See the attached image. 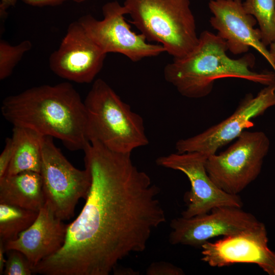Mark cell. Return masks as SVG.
I'll return each instance as SVG.
<instances>
[{"label": "cell", "mask_w": 275, "mask_h": 275, "mask_svg": "<svg viewBox=\"0 0 275 275\" xmlns=\"http://www.w3.org/2000/svg\"><path fill=\"white\" fill-rule=\"evenodd\" d=\"M268 242L265 225L260 222L214 242H206L201 247V260L214 267L255 264L268 275H275V252L269 248Z\"/></svg>", "instance_id": "8fae6325"}, {"label": "cell", "mask_w": 275, "mask_h": 275, "mask_svg": "<svg viewBox=\"0 0 275 275\" xmlns=\"http://www.w3.org/2000/svg\"><path fill=\"white\" fill-rule=\"evenodd\" d=\"M1 112L13 126L57 138L69 150H84L89 143L84 101L68 82L34 87L8 96Z\"/></svg>", "instance_id": "7a4b0ae2"}, {"label": "cell", "mask_w": 275, "mask_h": 275, "mask_svg": "<svg viewBox=\"0 0 275 275\" xmlns=\"http://www.w3.org/2000/svg\"><path fill=\"white\" fill-rule=\"evenodd\" d=\"M91 184L79 214L67 225L62 248L33 269L44 275H108L118 263L144 252L166 221L159 187L130 153L97 142L83 150Z\"/></svg>", "instance_id": "6da1fadb"}, {"label": "cell", "mask_w": 275, "mask_h": 275, "mask_svg": "<svg viewBox=\"0 0 275 275\" xmlns=\"http://www.w3.org/2000/svg\"><path fill=\"white\" fill-rule=\"evenodd\" d=\"M106 56L77 20L69 25L59 47L50 56L49 65L61 78L88 84L100 72Z\"/></svg>", "instance_id": "4fadbf2b"}, {"label": "cell", "mask_w": 275, "mask_h": 275, "mask_svg": "<svg viewBox=\"0 0 275 275\" xmlns=\"http://www.w3.org/2000/svg\"><path fill=\"white\" fill-rule=\"evenodd\" d=\"M67 227L45 202L34 222L16 239L5 243V247L6 251L16 250L21 252L34 267L62 248Z\"/></svg>", "instance_id": "9a60e30c"}, {"label": "cell", "mask_w": 275, "mask_h": 275, "mask_svg": "<svg viewBox=\"0 0 275 275\" xmlns=\"http://www.w3.org/2000/svg\"><path fill=\"white\" fill-rule=\"evenodd\" d=\"M43 137L30 128L13 126L12 138L14 153L5 175L24 171L40 173Z\"/></svg>", "instance_id": "e0dca14e"}, {"label": "cell", "mask_w": 275, "mask_h": 275, "mask_svg": "<svg viewBox=\"0 0 275 275\" xmlns=\"http://www.w3.org/2000/svg\"><path fill=\"white\" fill-rule=\"evenodd\" d=\"M190 0H124L131 23L149 42L161 45L173 58L197 45L199 36Z\"/></svg>", "instance_id": "5b68a950"}, {"label": "cell", "mask_w": 275, "mask_h": 275, "mask_svg": "<svg viewBox=\"0 0 275 275\" xmlns=\"http://www.w3.org/2000/svg\"><path fill=\"white\" fill-rule=\"evenodd\" d=\"M225 151L209 156L207 172L221 189L238 195L254 181L261 172L270 142L261 131L245 130Z\"/></svg>", "instance_id": "8992f818"}, {"label": "cell", "mask_w": 275, "mask_h": 275, "mask_svg": "<svg viewBox=\"0 0 275 275\" xmlns=\"http://www.w3.org/2000/svg\"><path fill=\"white\" fill-rule=\"evenodd\" d=\"M260 222L241 208L219 206L208 213L190 218L181 216L173 219L169 240L174 245L201 247L211 238L234 234Z\"/></svg>", "instance_id": "7c38bea8"}, {"label": "cell", "mask_w": 275, "mask_h": 275, "mask_svg": "<svg viewBox=\"0 0 275 275\" xmlns=\"http://www.w3.org/2000/svg\"><path fill=\"white\" fill-rule=\"evenodd\" d=\"M46 202L62 220L74 215L78 200L86 199L90 184L89 171L74 167L53 143L44 136L40 173Z\"/></svg>", "instance_id": "52a82bcc"}, {"label": "cell", "mask_w": 275, "mask_h": 275, "mask_svg": "<svg viewBox=\"0 0 275 275\" xmlns=\"http://www.w3.org/2000/svg\"><path fill=\"white\" fill-rule=\"evenodd\" d=\"M45 202L39 173L24 171L0 179V203L39 212Z\"/></svg>", "instance_id": "2e32d148"}, {"label": "cell", "mask_w": 275, "mask_h": 275, "mask_svg": "<svg viewBox=\"0 0 275 275\" xmlns=\"http://www.w3.org/2000/svg\"><path fill=\"white\" fill-rule=\"evenodd\" d=\"M32 47L29 40H24L12 45L6 41L0 40V79L8 77L24 54Z\"/></svg>", "instance_id": "ffe728a7"}, {"label": "cell", "mask_w": 275, "mask_h": 275, "mask_svg": "<svg viewBox=\"0 0 275 275\" xmlns=\"http://www.w3.org/2000/svg\"><path fill=\"white\" fill-rule=\"evenodd\" d=\"M102 14L101 20L87 14L78 21L104 53H120L136 62L166 52L161 45L149 42L142 34H136L131 30L124 17L126 10L119 2L106 3L102 7Z\"/></svg>", "instance_id": "ba28073f"}, {"label": "cell", "mask_w": 275, "mask_h": 275, "mask_svg": "<svg viewBox=\"0 0 275 275\" xmlns=\"http://www.w3.org/2000/svg\"><path fill=\"white\" fill-rule=\"evenodd\" d=\"M146 274L148 275H183L184 274L183 270L166 261H158L151 263L146 270Z\"/></svg>", "instance_id": "7402d4cb"}, {"label": "cell", "mask_w": 275, "mask_h": 275, "mask_svg": "<svg viewBox=\"0 0 275 275\" xmlns=\"http://www.w3.org/2000/svg\"><path fill=\"white\" fill-rule=\"evenodd\" d=\"M6 250L5 247V243L0 240V274H3L5 265L6 260L5 258V253Z\"/></svg>", "instance_id": "484cf974"}, {"label": "cell", "mask_w": 275, "mask_h": 275, "mask_svg": "<svg viewBox=\"0 0 275 275\" xmlns=\"http://www.w3.org/2000/svg\"><path fill=\"white\" fill-rule=\"evenodd\" d=\"M228 50L224 39L204 31L191 51L182 57L173 58L165 66L164 78L182 96L189 98L208 96L215 80L222 78H241L265 86L275 84L274 71L252 70L256 63L253 54L233 59L227 54Z\"/></svg>", "instance_id": "3957f363"}, {"label": "cell", "mask_w": 275, "mask_h": 275, "mask_svg": "<svg viewBox=\"0 0 275 275\" xmlns=\"http://www.w3.org/2000/svg\"><path fill=\"white\" fill-rule=\"evenodd\" d=\"M207 158L201 153L189 152L171 153L156 160L158 166L180 171L189 181L190 189L184 196L187 208L181 213L183 217L190 218L208 213L219 206L241 208L243 206L238 195L225 192L212 181L206 169Z\"/></svg>", "instance_id": "30bf717a"}, {"label": "cell", "mask_w": 275, "mask_h": 275, "mask_svg": "<svg viewBox=\"0 0 275 275\" xmlns=\"http://www.w3.org/2000/svg\"><path fill=\"white\" fill-rule=\"evenodd\" d=\"M269 52L271 57L275 62V42L270 45Z\"/></svg>", "instance_id": "4316f807"}, {"label": "cell", "mask_w": 275, "mask_h": 275, "mask_svg": "<svg viewBox=\"0 0 275 275\" xmlns=\"http://www.w3.org/2000/svg\"><path fill=\"white\" fill-rule=\"evenodd\" d=\"M84 101L86 135L90 143L97 142L111 151L130 154L148 145L142 117L132 111L105 81L95 80Z\"/></svg>", "instance_id": "277c9868"}, {"label": "cell", "mask_w": 275, "mask_h": 275, "mask_svg": "<svg viewBox=\"0 0 275 275\" xmlns=\"http://www.w3.org/2000/svg\"><path fill=\"white\" fill-rule=\"evenodd\" d=\"M73 1L76 3H79L85 2L86 1H89V0H73Z\"/></svg>", "instance_id": "83f0119b"}, {"label": "cell", "mask_w": 275, "mask_h": 275, "mask_svg": "<svg viewBox=\"0 0 275 275\" xmlns=\"http://www.w3.org/2000/svg\"><path fill=\"white\" fill-rule=\"evenodd\" d=\"M7 259L5 265L4 275H31L33 266L21 252L16 250L6 251Z\"/></svg>", "instance_id": "44dd1931"}, {"label": "cell", "mask_w": 275, "mask_h": 275, "mask_svg": "<svg viewBox=\"0 0 275 275\" xmlns=\"http://www.w3.org/2000/svg\"><path fill=\"white\" fill-rule=\"evenodd\" d=\"M14 153V143L11 138L6 139L5 147L0 155V179L6 174Z\"/></svg>", "instance_id": "603a6c76"}, {"label": "cell", "mask_w": 275, "mask_h": 275, "mask_svg": "<svg viewBox=\"0 0 275 275\" xmlns=\"http://www.w3.org/2000/svg\"><path fill=\"white\" fill-rule=\"evenodd\" d=\"M275 106V84L266 86L256 96L247 94L234 113L222 122L193 136L178 140V153L197 152L207 158L254 126L252 119Z\"/></svg>", "instance_id": "9c48e42d"}, {"label": "cell", "mask_w": 275, "mask_h": 275, "mask_svg": "<svg viewBox=\"0 0 275 275\" xmlns=\"http://www.w3.org/2000/svg\"><path fill=\"white\" fill-rule=\"evenodd\" d=\"M25 4L35 7L56 6L69 0H21Z\"/></svg>", "instance_id": "cb8c5ba5"}, {"label": "cell", "mask_w": 275, "mask_h": 275, "mask_svg": "<svg viewBox=\"0 0 275 275\" xmlns=\"http://www.w3.org/2000/svg\"><path fill=\"white\" fill-rule=\"evenodd\" d=\"M17 0H0V15L1 18L6 17L7 10L11 7L15 6Z\"/></svg>", "instance_id": "d4e9b609"}, {"label": "cell", "mask_w": 275, "mask_h": 275, "mask_svg": "<svg viewBox=\"0 0 275 275\" xmlns=\"http://www.w3.org/2000/svg\"><path fill=\"white\" fill-rule=\"evenodd\" d=\"M38 212L0 203V240L4 243L16 239L35 221Z\"/></svg>", "instance_id": "ac0fdd59"}, {"label": "cell", "mask_w": 275, "mask_h": 275, "mask_svg": "<svg viewBox=\"0 0 275 275\" xmlns=\"http://www.w3.org/2000/svg\"><path fill=\"white\" fill-rule=\"evenodd\" d=\"M242 5L258 23L263 44L267 46L274 43L275 0H245Z\"/></svg>", "instance_id": "d6986e66"}, {"label": "cell", "mask_w": 275, "mask_h": 275, "mask_svg": "<svg viewBox=\"0 0 275 275\" xmlns=\"http://www.w3.org/2000/svg\"><path fill=\"white\" fill-rule=\"evenodd\" d=\"M208 7L212 14L210 23L226 41L228 50L237 55L254 48L265 58L275 73V62L262 42L260 29L254 28L257 21L245 11L241 0H210Z\"/></svg>", "instance_id": "5bb4252c"}]
</instances>
